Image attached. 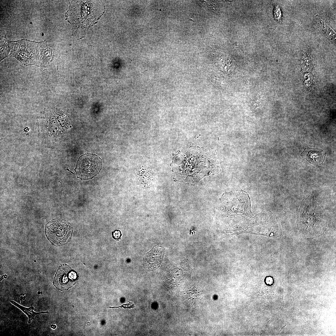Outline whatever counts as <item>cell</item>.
Wrapping results in <instances>:
<instances>
[{"label": "cell", "instance_id": "3", "mask_svg": "<svg viewBox=\"0 0 336 336\" xmlns=\"http://www.w3.org/2000/svg\"><path fill=\"white\" fill-rule=\"evenodd\" d=\"M327 217L312 194L303 199L298 213L297 227L300 232L308 238L322 235L326 230Z\"/></svg>", "mask_w": 336, "mask_h": 336}, {"label": "cell", "instance_id": "11", "mask_svg": "<svg viewBox=\"0 0 336 336\" xmlns=\"http://www.w3.org/2000/svg\"><path fill=\"white\" fill-rule=\"evenodd\" d=\"M301 156L311 164L318 166L324 161L326 153L320 149L307 147L305 149Z\"/></svg>", "mask_w": 336, "mask_h": 336}, {"label": "cell", "instance_id": "4", "mask_svg": "<svg viewBox=\"0 0 336 336\" xmlns=\"http://www.w3.org/2000/svg\"><path fill=\"white\" fill-rule=\"evenodd\" d=\"M246 231L272 237L280 236L282 233L277 217L269 210L263 211L253 217Z\"/></svg>", "mask_w": 336, "mask_h": 336}, {"label": "cell", "instance_id": "9", "mask_svg": "<svg viewBox=\"0 0 336 336\" xmlns=\"http://www.w3.org/2000/svg\"><path fill=\"white\" fill-rule=\"evenodd\" d=\"M164 253V249L161 246H154L144 256L143 260L144 267L149 270L157 269L161 263Z\"/></svg>", "mask_w": 336, "mask_h": 336}, {"label": "cell", "instance_id": "12", "mask_svg": "<svg viewBox=\"0 0 336 336\" xmlns=\"http://www.w3.org/2000/svg\"><path fill=\"white\" fill-rule=\"evenodd\" d=\"M0 61L9 56L12 49V41L6 36L0 38Z\"/></svg>", "mask_w": 336, "mask_h": 336}, {"label": "cell", "instance_id": "5", "mask_svg": "<svg viewBox=\"0 0 336 336\" xmlns=\"http://www.w3.org/2000/svg\"><path fill=\"white\" fill-rule=\"evenodd\" d=\"M39 43L24 39L12 41L9 56L14 57L25 65L37 66Z\"/></svg>", "mask_w": 336, "mask_h": 336}, {"label": "cell", "instance_id": "8", "mask_svg": "<svg viewBox=\"0 0 336 336\" xmlns=\"http://www.w3.org/2000/svg\"><path fill=\"white\" fill-rule=\"evenodd\" d=\"M78 277L77 273L68 265H62L57 269L53 285L59 290H67L75 284Z\"/></svg>", "mask_w": 336, "mask_h": 336}, {"label": "cell", "instance_id": "16", "mask_svg": "<svg viewBox=\"0 0 336 336\" xmlns=\"http://www.w3.org/2000/svg\"><path fill=\"white\" fill-rule=\"evenodd\" d=\"M51 327L53 329H55L56 328V326L55 324H52L51 326Z\"/></svg>", "mask_w": 336, "mask_h": 336}, {"label": "cell", "instance_id": "14", "mask_svg": "<svg viewBox=\"0 0 336 336\" xmlns=\"http://www.w3.org/2000/svg\"><path fill=\"white\" fill-rule=\"evenodd\" d=\"M274 15L275 19L280 21L281 19V12L280 7L278 5H276L274 9Z\"/></svg>", "mask_w": 336, "mask_h": 336}, {"label": "cell", "instance_id": "7", "mask_svg": "<svg viewBox=\"0 0 336 336\" xmlns=\"http://www.w3.org/2000/svg\"><path fill=\"white\" fill-rule=\"evenodd\" d=\"M102 166V159L97 155L86 153L78 158L75 169L77 178L81 180H90L96 176Z\"/></svg>", "mask_w": 336, "mask_h": 336}, {"label": "cell", "instance_id": "1", "mask_svg": "<svg viewBox=\"0 0 336 336\" xmlns=\"http://www.w3.org/2000/svg\"><path fill=\"white\" fill-rule=\"evenodd\" d=\"M101 1H71L65 13L66 19L72 26V33L78 39L84 37L88 29L96 24L104 13Z\"/></svg>", "mask_w": 336, "mask_h": 336}, {"label": "cell", "instance_id": "17", "mask_svg": "<svg viewBox=\"0 0 336 336\" xmlns=\"http://www.w3.org/2000/svg\"><path fill=\"white\" fill-rule=\"evenodd\" d=\"M268 329H269V328L270 327V324H271V321L270 320H269L268 322Z\"/></svg>", "mask_w": 336, "mask_h": 336}, {"label": "cell", "instance_id": "2", "mask_svg": "<svg viewBox=\"0 0 336 336\" xmlns=\"http://www.w3.org/2000/svg\"><path fill=\"white\" fill-rule=\"evenodd\" d=\"M221 207L230 219L232 231L237 232L246 229L253 217L250 196L245 191L234 190L223 194Z\"/></svg>", "mask_w": 336, "mask_h": 336}, {"label": "cell", "instance_id": "10", "mask_svg": "<svg viewBox=\"0 0 336 336\" xmlns=\"http://www.w3.org/2000/svg\"><path fill=\"white\" fill-rule=\"evenodd\" d=\"M39 42L37 66L49 68L54 58V49L53 44L49 41Z\"/></svg>", "mask_w": 336, "mask_h": 336}, {"label": "cell", "instance_id": "13", "mask_svg": "<svg viewBox=\"0 0 336 336\" xmlns=\"http://www.w3.org/2000/svg\"><path fill=\"white\" fill-rule=\"evenodd\" d=\"M10 301L12 304L21 309L28 316L29 318V320L28 322V324L31 323V321L32 320L34 319L35 316L36 315L40 314H45L48 313V311L36 312L33 310L34 308L33 306L30 307V308H26L20 305L13 301Z\"/></svg>", "mask_w": 336, "mask_h": 336}, {"label": "cell", "instance_id": "6", "mask_svg": "<svg viewBox=\"0 0 336 336\" xmlns=\"http://www.w3.org/2000/svg\"><path fill=\"white\" fill-rule=\"evenodd\" d=\"M45 233L47 238L52 245L60 246L66 245L70 241L72 227L67 221L56 218L46 224Z\"/></svg>", "mask_w": 336, "mask_h": 336}, {"label": "cell", "instance_id": "18", "mask_svg": "<svg viewBox=\"0 0 336 336\" xmlns=\"http://www.w3.org/2000/svg\"><path fill=\"white\" fill-rule=\"evenodd\" d=\"M286 325H287V324H285V325H284V326H283V327H282V329H281V330H280V331L279 332L278 334V335L280 333V332L281 331V330H282V329H283V328H284V327H285V326H286Z\"/></svg>", "mask_w": 336, "mask_h": 336}, {"label": "cell", "instance_id": "15", "mask_svg": "<svg viewBox=\"0 0 336 336\" xmlns=\"http://www.w3.org/2000/svg\"><path fill=\"white\" fill-rule=\"evenodd\" d=\"M111 234L112 237L114 240L119 241L121 239L122 234L120 230H117L113 231H112Z\"/></svg>", "mask_w": 336, "mask_h": 336}, {"label": "cell", "instance_id": "19", "mask_svg": "<svg viewBox=\"0 0 336 336\" xmlns=\"http://www.w3.org/2000/svg\"><path fill=\"white\" fill-rule=\"evenodd\" d=\"M248 283V282H247V283H246V286L244 288V289L243 290V292H242V293L244 291V290L246 288V287L247 286V285Z\"/></svg>", "mask_w": 336, "mask_h": 336}]
</instances>
